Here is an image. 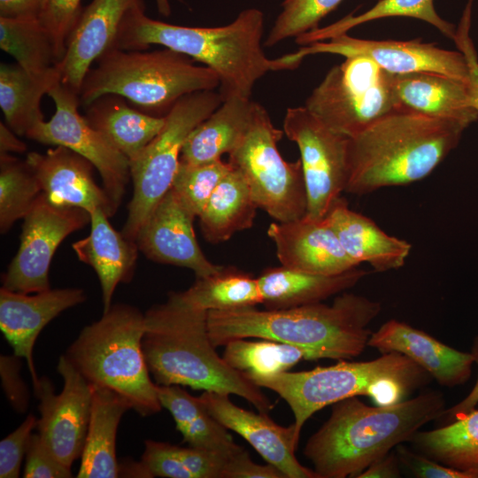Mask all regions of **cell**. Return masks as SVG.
<instances>
[{
	"label": "cell",
	"mask_w": 478,
	"mask_h": 478,
	"mask_svg": "<svg viewBox=\"0 0 478 478\" xmlns=\"http://www.w3.org/2000/svg\"><path fill=\"white\" fill-rule=\"evenodd\" d=\"M142 339L144 358L157 384L237 395L258 411L274 405L243 373L216 352L207 329V311L189 303L181 292H170L166 302L144 313Z\"/></svg>",
	"instance_id": "3"
},
{
	"label": "cell",
	"mask_w": 478,
	"mask_h": 478,
	"mask_svg": "<svg viewBox=\"0 0 478 478\" xmlns=\"http://www.w3.org/2000/svg\"><path fill=\"white\" fill-rule=\"evenodd\" d=\"M60 81L56 66L49 73L35 77L18 64L0 66V106L6 125L18 135H27L44 120L41 100Z\"/></svg>",
	"instance_id": "33"
},
{
	"label": "cell",
	"mask_w": 478,
	"mask_h": 478,
	"mask_svg": "<svg viewBox=\"0 0 478 478\" xmlns=\"http://www.w3.org/2000/svg\"><path fill=\"white\" fill-rule=\"evenodd\" d=\"M400 466L396 451H390L372 463L357 478H398L401 476Z\"/></svg>",
	"instance_id": "51"
},
{
	"label": "cell",
	"mask_w": 478,
	"mask_h": 478,
	"mask_svg": "<svg viewBox=\"0 0 478 478\" xmlns=\"http://www.w3.org/2000/svg\"><path fill=\"white\" fill-rule=\"evenodd\" d=\"M144 328L138 308L112 305L81 329L65 355L91 386L115 392L137 413L150 416L163 406L143 351Z\"/></svg>",
	"instance_id": "7"
},
{
	"label": "cell",
	"mask_w": 478,
	"mask_h": 478,
	"mask_svg": "<svg viewBox=\"0 0 478 478\" xmlns=\"http://www.w3.org/2000/svg\"><path fill=\"white\" fill-rule=\"evenodd\" d=\"M81 0H46L39 20L50 35L58 63L65 56L67 39L82 11Z\"/></svg>",
	"instance_id": "43"
},
{
	"label": "cell",
	"mask_w": 478,
	"mask_h": 478,
	"mask_svg": "<svg viewBox=\"0 0 478 478\" xmlns=\"http://www.w3.org/2000/svg\"><path fill=\"white\" fill-rule=\"evenodd\" d=\"M37 418L29 414L26 420L0 442V477L17 478L26 455L29 437L35 428Z\"/></svg>",
	"instance_id": "45"
},
{
	"label": "cell",
	"mask_w": 478,
	"mask_h": 478,
	"mask_svg": "<svg viewBox=\"0 0 478 478\" xmlns=\"http://www.w3.org/2000/svg\"><path fill=\"white\" fill-rule=\"evenodd\" d=\"M0 48L32 76H43L58 64L52 40L39 19L0 17Z\"/></svg>",
	"instance_id": "37"
},
{
	"label": "cell",
	"mask_w": 478,
	"mask_h": 478,
	"mask_svg": "<svg viewBox=\"0 0 478 478\" xmlns=\"http://www.w3.org/2000/svg\"><path fill=\"white\" fill-rule=\"evenodd\" d=\"M466 126L397 109L348 139L345 192L366 195L430 174L458 145Z\"/></svg>",
	"instance_id": "5"
},
{
	"label": "cell",
	"mask_w": 478,
	"mask_h": 478,
	"mask_svg": "<svg viewBox=\"0 0 478 478\" xmlns=\"http://www.w3.org/2000/svg\"><path fill=\"white\" fill-rule=\"evenodd\" d=\"M48 96L55 104V113L26 137L43 144L66 147L88 159L98 171L104 189L118 209L131 179L129 159L79 113L78 93L59 81Z\"/></svg>",
	"instance_id": "12"
},
{
	"label": "cell",
	"mask_w": 478,
	"mask_h": 478,
	"mask_svg": "<svg viewBox=\"0 0 478 478\" xmlns=\"http://www.w3.org/2000/svg\"><path fill=\"white\" fill-rule=\"evenodd\" d=\"M315 42L295 52L302 60L309 54L330 53L344 58L362 56L374 62L382 70L402 74L415 72H434L464 81H469V69L464 54L443 50L420 39L411 41H376L355 38L346 33Z\"/></svg>",
	"instance_id": "16"
},
{
	"label": "cell",
	"mask_w": 478,
	"mask_h": 478,
	"mask_svg": "<svg viewBox=\"0 0 478 478\" xmlns=\"http://www.w3.org/2000/svg\"><path fill=\"white\" fill-rule=\"evenodd\" d=\"M232 167L228 161L221 158L199 165L180 161L171 188L198 217L216 187Z\"/></svg>",
	"instance_id": "41"
},
{
	"label": "cell",
	"mask_w": 478,
	"mask_h": 478,
	"mask_svg": "<svg viewBox=\"0 0 478 478\" xmlns=\"http://www.w3.org/2000/svg\"><path fill=\"white\" fill-rule=\"evenodd\" d=\"M396 453L401 466L418 478H478L474 474L454 469L443 465L419 451H413L403 444L397 445Z\"/></svg>",
	"instance_id": "46"
},
{
	"label": "cell",
	"mask_w": 478,
	"mask_h": 478,
	"mask_svg": "<svg viewBox=\"0 0 478 478\" xmlns=\"http://www.w3.org/2000/svg\"><path fill=\"white\" fill-rule=\"evenodd\" d=\"M342 0H285L264 45L273 47L280 42L297 37L317 28L320 21Z\"/></svg>",
	"instance_id": "42"
},
{
	"label": "cell",
	"mask_w": 478,
	"mask_h": 478,
	"mask_svg": "<svg viewBox=\"0 0 478 478\" xmlns=\"http://www.w3.org/2000/svg\"><path fill=\"white\" fill-rule=\"evenodd\" d=\"M247 377L286 401L298 434L316 412L335 402L366 396L376 405H390L407 399L433 380L425 369L398 352L382 353L367 361L339 360L308 371Z\"/></svg>",
	"instance_id": "6"
},
{
	"label": "cell",
	"mask_w": 478,
	"mask_h": 478,
	"mask_svg": "<svg viewBox=\"0 0 478 478\" xmlns=\"http://www.w3.org/2000/svg\"><path fill=\"white\" fill-rule=\"evenodd\" d=\"M89 214V235L72 247L78 258L90 266L99 279L104 312L112 306L117 286L132 280L139 249L135 241L113 228L110 217L102 209Z\"/></svg>",
	"instance_id": "25"
},
{
	"label": "cell",
	"mask_w": 478,
	"mask_h": 478,
	"mask_svg": "<svg viewBox=\"0 0 478 478\" xmlns=\"http://www.w3.org/2000/svg\"><path fill=\"white\" fill-rule=\"evenodd\" d=\"M234 369L246 376H268L288 372L301 360H308L307 352L297 346L261 339H236L225 345L222 355Z\"/></svg>",
	"instance_id": "39"
},
{
	"label": "cell",
	"mask_w": 478,
	"mask_h": 478,
	"mask_svg": "<svg viewBox=\"0 0 478 478\" xmlns=\"http://www.w3.org/2000/svg\"><path fill=\"white\" fill-rule=\"evenodd\" d=\"M305 107L330 130L350 138L398 109L392 73L366 57L345 58L312 90Z\"/></svg>",
	"instance_id": "11"
},
{
	"label": "cell",
	"mask_w": 478,
	"mask_h": 478,
	"mask_svg": "<svg viewBox=\"0 0 478 478\" xmlns=\"http://www.w3.org/2000/svg\"><path fill=\"white\" fill-rule=\"evenodd\" d=\"M221 103L220 94L213 90L183 96L166 115L158 135L129 161L133 197L121 231L127 238L135 241L150 212L172 187L187 137Z\"/></svg>",
	"instance_id": "9"
},
{
	"label": "cell",
	"mask_w": 478,
	"mask_h": 478,
	"mask_svg": "<svg viewBox=\"0 0 478 478\" xmlns=\"http://www.w3.org/2000/svg\"><path fill=\"white\" fill-rule=\"evenodd\" d=\"M143 0H92L83 7L57 65L60 81L80 95L91 66L115 48L120 25L128 10Z\"/></svg>",
	"instance_id": "22"
},
{
	"label": "cell",
	"mask_w": 478,
	"mask_h": 478,
	"mask_svg": "<svg viewBox=\"0 0 478 478\" xmlns=\"http://www.w3.org/2000/svg\"><path fill=\"white\" fill-rule=\"evenodd\" d=\"M23 220L19 247L2 287L32 294L50 289L49 270L58 247L90 223V214L81 208L55 205L42 193Z\"/></svg>",
	"instance_id": "14"
},
{
	"label": "cell",
	"mask_w": 478,
	"mask_h": 478,
	"mask_svg": "<svg viewBox=\"0 0 478 478\" xmlns=\"http://www.w3.org/2000/svg\"><path fill=\"white\" fill-rule=\"evenodd\" d=\"M283 131L300 151L306 216L323 218L346 188L349 138L330 130L305 106L287 109Z\"/></svg>",
	"instance_id": "13"
},
{
	"label": "cell",
	"mask_w": 478,
	"mask_h": 478,
	"mask_svg": "<svg viewBox=\"0 0 478 478\" xmlns=\"http://www.w3.org/2000/svg\"><path fill=\"white\" fill-rule=\"evenodd\" d=\"M25 159L51 204L81 208L89 213L102 209L110 218L118 211L104 187L95 181L94 166L73 150L56 146L44 153L29 152Z\"/></svg>",
	"instance_id": "21"
},
{
	"label": "cell",
	"mask_w": 478,
	"mask_h": 478,
	"mask_svg": "<svg viewBox=\"0 0 478 478\" xmlns=\"http://www.w3.org/2000/svg\"><path fill=\"white\" fill-rule=\"evenodd\" d=\"M382 305L365 296L343 292L331 305L322 302L286 309L253 307L207 312L214 347L242 338L289 343L305 350L308 360L351 359L367 347L370 324Z\"/></svg>",
	"instance_id": "1"
},
{
	"label": "cell",
	"mask_w": 478,
	"mask_h": 478,
	"mask_svg": "<svg viewBox=\"0 0 478 478\" xmlns=\"http://www.w3.org/2000/svg\"><path fill=\"white\" fill-rule=\"evenodd\" d=\"M256 102L242 97H230L187 137L180 161L199 165L229 154L242 141L252 120Z\"/></svg>",
	"instance_id": "28"
},
{
	"label": "cell",
	"mask_w": 478,
	"mask_h": 478,
	"mask_svg": "<svg viewBox=\"0 0 478 478\" xmlns=\"http://www.w3.org/2000/svg\"><path fill=\"white\" fill-rule=\"evenodd\" d=\"M26 478H69L71 468L64 465L43 443L38 433H32L26 451Z\"/></svg>",
	"instance_id": "44"
},
{
	"label": "cell",
	"mask_w": 478,
	"mask_h": 478,
	"mask_svg": "<svg viewBox=\"0 0 478 478\" xmlns=\"http://www.w3.org/2000/svg\"><path fill=\"white\" fill-rule=\"evenodd\" d=\"M327 216L343 249L358 265L367 263L377 272L405 265L411 243L388 235L371 219L350 209L344 198L339 197Z\"/></svg>",
	"instance_id": "26"
},
{
	"label": "cell",
	"mask_w": 478,
	"mask_h": 478,
	"mask_svg": "<svg viewBox=\"0 0 478 478\" xmlns=\"http://www.w3.org/2000/svg\"><path fill=\"white\" fill-rule=\"evenodd\" d=\"M473 0L468 3L462 14L459 25L456 29L453 39L459 50H460L466 60L469 69V78L474 97V104L478 111V55L474 42L470 36L471 12Z\"/></svg>",
	"instance_id": "48"
},
{
	"label": "cell",
	"mask_w": 478,
	"mask_h": 478,
	"mask_svg": "<svg viewBox=\"0 0 478 478\" xmlns=\"http://www.w3.org/2000/svg\"><path fill=\"white\" fill-rule=\"evenodd\" d=\"M58 372L64 387L56 394L52 382L42 377L34 389L39 398L36 430L43 443L66 466L81 458L89 423L92 387L70 363L59 358Z\"/></svg>",
	"instance_id": "15"
},
{
	"label": "cell",
	"mask_w": 478,
	"mask_h": 478,
	"mask_svg": "<svg viewBox=\"0 0 478 478\" xmlns=\"http://www.w3.org/2000/svg\"><path fill=\"white\" fill-rule=\"evenodd\" d=\"M283 133L256 103L248 131L228 154V162L243 174L258 207L280 222L301 219L307 212L301 160H284L277 148Z\"/></svg>",
	"instance_id": "10"
},
{
	"label": "cell",
	"mask_w": 478,
	"mask_h": 478,
	"mask_svg": "<svg viewBox=\"0 0 478 478\" xmlns=\"http://www.w3.org/2000/svg\"><path fill=\"white\" fill-rule=\"evenodd\" d=\"M87 295L80 288L50 289L25 294L0 289V329L13 349L25 358L34 389L39 385L33 351L42 328L64 311L82 304Z\"/></svg>",
	"instance_id": "20"
},
{
	"label": "cell",
	"mask_w": 478,
	"mask_h": 478,
	"mask_svg": "<svg viewBox=\"0 0 478 478\" xmlns=\"http://www.w3.org/2000/svg\"><path fill=\"white\" fill-rule=\"evenodd\" d=\"M196 217L170 188L138 231L139 251L152 261L189 268L197 278L219 273L224 266L212 264L197 243L193 227Z\"/></svg>",
	"instance_id": "17"
},
{
	"label": "cell",
	"mask_w": 478,
	"mask_h": 478,
	"mask_svg": "<svg viewBox=\"0 0 478 478\" xmlns=\"http://www.w3.org/2000/svg\"><path fill=\"white\" fill-rule=\"evenodd\" d=\"M223 478H286V476L271 464L255 463L248 451L243 448L229 458Z\"/></svg>",
	"instance_id": "49"
},
{
	"label": "cell",
	"mask_w": 478,
	"mask_h": 478,
	"mask_svg": "<svg viewBox=\"0 0 478 478\" xmlns=\"http://www.w3.org/2000/svg\"><path fill=\"white\" fill-rule=\"evenodd\" d=\"M263 29V13L254 8L243 10L226 26L192 27L152 19L141 3L126 13L114 49L145 50L151 44L164 46L212 69L220 78L222 101L251 99L258 80L269 71L286 69L281 58L273 60L265 55Z\"/></svg>",
	"instance_id": "2"
},
{
	"label": "cell",
	"mask_w": 478,
	"mask_h": 478,
	"mask_svg": "<svg viewBox=\"0 0 478 478\" xmlns=\"http://www.w3.org/2000/svg\"><path fill=\"white\" fill-rule=\"evenodd\" d=\"M410 442L423 455L478 477V410L473 409L438 428L419 430Z\"/></svg>",
	"instance_id": "34"
},
{
	"label": "cell",
	"mask_w": 478,
	"mask_h": 478,
	"mask_svg": "<svg viewBox=\"0 0 478 478\" xmlns=\"http://www.w3.org/2000/svg\"><path fill=\"white\" fill-rule=\"evenodd\" d=\"M6 124L0 123V154L23 153L27 145Z\"/></svg>",
	"instance_id": "53"
},
{
	"label": "cell",
	"mask_w": 478,
	"mask_h": 478,
	"mask_svg": "<svg viewBox=\"0 0 478 478\" xmlns=\"http://www.w3.org/2000/svg\"><path fill=\"white\" fill-rule=\"evenodd\" d=\"M96 63L80 90L81 104L85 106L113 94L143 112L165 117L183 96L220 87V78L212 69L197 66L189 56L167 48L152 51L112 49Z\"/></svg>",
	"instance_id": "8"
},
{
	"label": "cell",
	"mask_w": 478,
	"mask_h": 478,
	"mask_svg": "<svg viewBox=\"0 0 478 478\" xmlns=\"http://www.w3.org/2000/svg\"><path fill=\"white\" fill-rule=\"evenodd\" d=\"M388 17H408L426 21L452 41L456 35L454 25L437 14L433 0H380L359 15H349L325 27H317L297 36L296 42L304 45L328 40L363 23Z\"/></svg>",
	"instance_id": "38"
},
{
	"label": "cell",
	"mask_w": 478,
	"mask_h": 478,
	"mask_svg": "<svg viewBox=\"0 0 478 478\" xmlns=\"http://www.w3.org/2000/svg\"><path fill=\"white\" fill-rule=\"evenodd\" d=\"M135 476V477H150L148 470L142 461H126L121 464L119 463V476Z\"/></svg>",
	"instance_id": "54"
},
{
	"label": "cell",
	"mask_w": 478,
	"mask_h": 478,
	"mask_svg": "<svg viewBox=\"0 0 478 478\" xmlns=\"http://www.w3.org/2000/svg\"><path fill=\"white\" fill-rule=\"evenodd\" d=\"M258 208L243 174L233 166L198 216L205 240L223 243L235 233L251 227Z\"/></svg>",
	"instance_id": "31"
},
{
	"label": "cell",
	"mask_w": 478,
	"mask_h": 478,
	"mask_svg": "<svg viewBox=\"0 0 478 478\" xmlns=\"http://www.w3.org/2000/svg\"><path fill=\"white\" fill-rule=\"evenodd\" d=\"M124 99L118 95H104L86 106L84 117L130 161L161 131L166 116L157 117L134 109Z\"/></svg>",
	"instance_id": "30"
},
{
	"label": "cell",
	"mask_w": 478,
	"mask_h": 478,
	"mask_svg": "<svg viewBox=\"0 0 478 478\" xmlns=\"http://www.w3.org/2000/svg\"><path fill=\"white\" fill-rule=\"evenodd\" d=\"M42 193L40 182L26 159L0 154V231L7 233L28 213Z\"/></svg>",
	"instance_id": "40"
},
{
	"label": "cell",
	"mask_w": 478,
	"mask_h": 478,
	"mask_svg": "<svg viewBox=\"0 0 478 478\" xmlns=\"http://www.w3.org/2000/svg\"><path fill=\"white\" fill-rule=\"evenodd\" d=\"M183 297L204 311L233 310L262 304L258 279L235 267L224 266L207 277L197 278Z\"/></svg>",
	"instance_id": "36"
},
{
	"label": "cell",
	"mask_w": 478,
	"mask_h": 478,
	"mask_svg": "<svg viewBox=\"0 0 478 478\" xmlns=\"http://www.w3.org/2000/svg\"><path fill=\"white\" fill-rule=\"evenodd\" d=\"M91 387L90 418L76 477H119V462L116 458L117 430L121 417L131 408L125 399L115 392L104 388Z\"/></svg>",
	"instance_id": "29"
},
{
	"label": "cell",
	"mask_w": 478,
	"mask_h": 478,
	"mask_svg": "<svg viewBox=\"0 0 478 478\" xmlns=\"http://www.w3.org/2000/svg\"><path fill=\"white\" fill-rule=\"evenodd\" d=\"M392 88L398 109L466 127L478 119L470 81L434 72L392 73Z\"/></svg>",
	"instance_id": "24"
},
{
	"label": "cell",
	"mask_w": 478,
	"mask_h": 478,
	"mask_svg": "<svg viewBox=\"0 0 478 478\" xmlns=\"http://www.w3.org/2000/svg\"><path fill=\"white\" fill-rule=\"evenodd\" d=\"M199 397L216 420L243 437L286 478H319L313 469L301 465L296 457L300 434L294 423L280 426L267 413H255L235 405L227 394L204 391Z\"/></svg>",
	"instance_id": "18"
},
{
	"label": "cell",
	"mask_w": 478,
	"mask_h": 478,
	"mask_svg": "<svg viewBox=\"0 0 478 478\" xmlns=\"http://www.w3.org/2000/svg\"><path fill=\"white\" fill-rule=\"evenodd\" d=\"M158 395L189 446L227 455L243 448L234 442L229 429L210 413L199 397L190 395L180 385L159 384Z\"/></svg>",
	"instance_id": "32"
},
{
	"label": "cell",
	"mask_w": 478,
	"mask_h": 478,
	"mask_svg": "<svg viewBox=\"0 0 478 478\" xmlns=\"http://www.w3.org/2000/svg\"><path fill=\"white\" fill-rule=\"evenodd\" d=\"M46 0H0V17L39 19Z\"/></svg>",
	"instance_id": "50"
},
{
	"label": "cell",
	"mask_w": 478,
	"mask_h": 478,
	"mask_svg": "<svg viewBox=\"0 0 478 478\" xmlns=\"http://www.w3.org/2000/svg\"><path fill=\"white\" fill-rule=\"evenodd\" d=\"M444 411L443 395L436 390L390 405L370 406L358 397L343 399L332 405L304 454L319 478H357Z\"/></svg>",
	"instance_id": "4"
},
{
	"label": "cell",
	"mask_w": 478,
	"mask_h": 478,
	"mask_svg": "<svg viewBox=\"0 0 478 478\" xmlns=\"http://www.w3.org/2000/svg\"><path fill=\"white\" fill-rule=\"evenodd\" d=\"M22 358L13 355H1L0 374L4 391L16 412L23 413L29 403V391L20 377Z\"/></svg>",
	"instance_id": "47"
},
{
	"label": "cell",
	"mask_w": 478,
	"mask_h": 478,
	"mask_svg": "<svg viewBox=\"0 0 478 478\" xmlns=\"http://www.w3.org/2000/svg\"><path fill=\"white\" fill-rule=\"evenodd\" d=\"M368 271H350L323 275L283 266L265 269L257 278L266 309H286L322 302L355 286Z\"/></svg>",
	"instance_id": "27"
},
{
	"label": "cell",
	"mask_w": 478,
	"mask_h": 478,
	"mask_svg": "<svg viewBox=\"0 0 478 478\" xmlns=\"http://www.w3.org/2000/svg\"><path fill=\"white\" fill-rule=\"evenodd\" d=\"M158 12L164 16H168L171 8L168 0H156Z\"/></svg>",
	"instance_id": "55"
},
{
	"label": "cell",
	"mask_w": 478,
	"mask_h": 478,
	"mask_svg": "<svg viewBox=\"0 0 478 478\" xmlns=\"http://www.w3.org/2000/svg\"><path fill=\"white\" fill-rule=\"evenodd\" d=\"M232 455L146 440L141 461L150 477L223 478Z\"/></svg>",
	"instance_id": "35"
},
{
	"label": "cell",
	"mask_w": 478,
	"mask_h": 478,
	"mask_svg": "<svg viewBox=\"0 0 478 478\" xmlns=\"http://www.w3.org/2000/svg\"><path fill=\"white\" fill-rule=\"evenodd\" d=\"M471 353L474 356V363L478 366V337L474 340ZM478 404V377L471 391L454 406L445 410L442 417L447 420L461 416L475 408Z\"/></svg>",
	"instance_id": "52"
},
{
	"label": "cell",
	"mask_w": 478,
	"mask_h": 478,
	"mask_svg": "<svg viewBox=\"0 0 478 478\" xmlns=\"http://www.w3.org/2000/svg\"><path fill=\"white\" fill-rule=\"evenodd\" d=\"M267 235L275 244L281 266L291 269L334 275L359 266L343 249L327 215L274 221L270 224Z\"/></svg>",
	"instance_id": "19"
},
{
	"label": "cell",
	"mask_w": 478,
	"mask_h": 478,
	"mask_svg": "<svg viewBox=\"0 0 478 478\" xmlns=\"http://www.w3.org/2000/svg\"><path fill=\"white\" fill-rule=\"evenodd\" d=\"M368 347L380 352H398L425 369L444 387L465 383L474 363L471 352L459 351L405 322L389 320L372 333Z\"/></svg>",
	"instance_id": "23"
}]
</instances>
